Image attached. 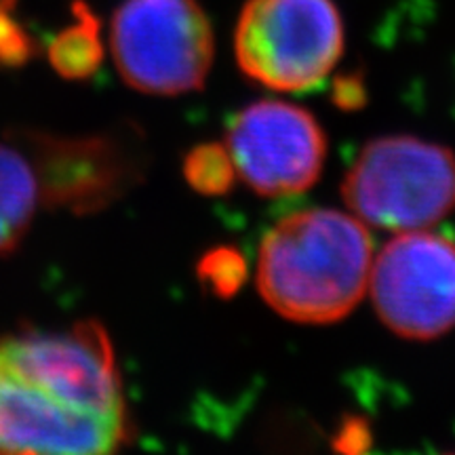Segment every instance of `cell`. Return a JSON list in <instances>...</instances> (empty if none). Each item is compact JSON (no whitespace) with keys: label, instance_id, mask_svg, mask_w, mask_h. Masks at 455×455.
<instances>
[{"label":"cell","instance_id":"30bf717a","mask_svg":"<svg viewBox=\"0 0 455 455\" xmlns=\"http://www.w3.org/2000/svg\"><path fill=\"white\" fill-rule=\"evenodd\" d=\"M76 21L53 38L49 47V61L53 70L68 81H87L100 70L104 60L101 24L98 15L84 3L74 4Z\"/></svg>","mask_w":455,"mask_h":455},{"label":"cell","instance_id":"3957f363","mask_svg":"<svg viewBox=\"0 0 455 455\" xmlns=\"http://www.w3.org/2000/svg\"><path fill=\"white\" fill-rule=\"evenodd\" d=\"M341 198L367 228L432 230L455 212V155L413 135L371 140L346 171Z\"/></svg>","mask_w":455,"mask_h":455},{"label":"cell","instance_id":"9c48e42d","mask_svg":"<svg viewBox=\"0 0 455 455\" xmlns=\"http://www.w3.org/2000/svg\"><path fill=\"white\" fill-rule=\"evenodd\" d=\"M41 209V173L24 133L0 135V255L17 251Z\"/></svg>","mask_w":455,"mask_h":455},{"label":"cell","instance_id":"6da1fadb","mask_svg":"<svg viewBox=\"0 0 455 455\" xmlns=\"http://www.w3.org/2000/svg\"><path fill=\"white\" fill-rule=\"evenodd\" d=\"M131 419L95 321L0 338V455H123Z\"/></svg>","mask_w":455,"mask_h":455},{"label":"cell","instance_id":"7a4b0ae2","mask_svg":"<svg viewBox=\"0 0 455 455\" xmlns=\"http://www.w3.org/2000/svg\"><path fill=\"white\" fill-rule=\"evenodd\" d=\"M373 258L369 228L348 209H301L266 232L255 283L278 316L329 325L365 299Z\"/></svg>","mask_w":455,"mask_h":455},{"label":"cell","instance_id":"277c9868","mask_svg":"<svg viewBox=\"0 0 455 455\" xmlns=\"http://www.w3.org/2000/svg\"><path fill=\"white\" fill-rule=\"evenodd\" d=\"M344 44V20L333 0H247L235 28L241 72L283 93L325 83Z\"/></svg>","mask_w":455,"mask_h":455},{"label":"cell","instance_id":"52a82bcc","mask_svg":"<svg viewBox=\"0 0 455 455\" xmlns=\"http://www.w3.org/2000/svg\"><path fill=\"white\" fill-rule=\"evenodd\" d=\"M224 148L236 178L259 196H295L321 178L325 131L306 108L261 100L243 108L226 131Z\"/></svg>","mask_w":455,"mask_h":455},{"label":"cell","instance_id":"8fae6325","mask_svg":"<svg viewBox=\"0 0 455 455\" xmlns=\"http://www.w3.org/2000/svg\"><path fill=\"white\" fill-rule=\"evenodd\" d=\"M186 181L203 195H221L236 180L235 167L224 146H198L186 156Z\"/></svg>","mask_w":455,"mask_h":455},{"label":"cell","instance_id":"7c38bea8","mask_svg":"<svg viewBox=\"0 0 455 455\" xmlns=\"http://www.w3.org/2000/svg\"><path fill=\"white\" fill-rule=\"evenodd\" d=\"M17 0H0V68H21L36 55V41L15 17Z\"/></svg>","mask_w":455,"mask_h":455},{"label":"cell","instance_id":"5b68a950","mask_svg":"<svg viewBox=\"0 0 455 455\" xmlns=\"http://www.w3.org/2000/svg\"><path fill=\"white\" fill-rule=\"evenodd\" d=\"M110 49L131 89L173 98L207 81L213 26L198 0H124L112 17Z\"/></svg>","mask_w":455,"mask_h":455},{"label":"cell","instance_id":"ba28073f","mask_svg":"<svg viewBox=\"0 0 455 455\" xmlns=\"http://www.w3.org/2000/svg\"><path fill=\"white\" fill-rule=\"evenodd\" d=\"M41 173L44 209L101 212L135 184V148L116 133L53 135L21 131Z\"/></svg>","mask_w":455,"mask_h":455},{"label":"cell","instance_id":"4fadbf2b","mask_svg":"<svg viewBox=\"0 0 455 455\" xmlns=\"http://www.w3.org/2000/svg\"><path fill=\"white\" fill-rule=\"evenodd\" d=\"M198 275L209 289L218 295H230L235 289L241 287L247 268L238 251L232 249H218V251L207 253L198 266Z\"/></svg>","mask_w":455,"mask_h":455},{"label":"cell","instance_id":"8992f818","mask_svg":"<svg viewBox=\"0 0 455 455\" xmlns=\"http://www.w3.org/2000/svg\"><path fill=\"white\" fill-rule=\"evenodd\" d=\"M369 298L382 325L428 341L455 329V241L432 230L398 232L375 251Z\"/></svg>","mask_w":455,"mask_h":455},{"label":"cell","instance_id":"5bb4252c","mask_svg":"<svg viewBox=\"0 0 455 455\" xmlns=\"http://www.w3.org/2000/svg\"><path fill=\"white\" fill-rule=\"evenodd\" d=\"M447 455H455V453H447Z\"/></svg>","mask_w":455,"mask_h":455}]
</instances>
